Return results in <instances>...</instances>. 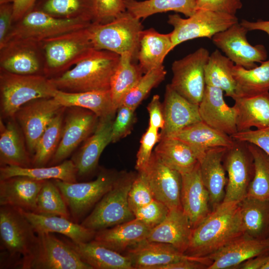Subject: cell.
Returning <instances> with one entry per match:
<instances>
[{
  "mask_svg": "<svg viewBox=\"0 0 269 269\" xmlns=\"http://www.w3.org/2000/svg\"><path fill=\"white\" fill-rule=\"evenodd\" d=\"M235 140L223 158L227 183L223 202L241 201L247 196L255 172L254 158L248 143Z\"/></svg>",
  "mask_w": 269,
  "mask_h": 269,
  "instance_id": "4fadbf2b",
  "label": "cell"
},
{
  "mask_svg": "<svg viewBox=\"0 0 269 269\" xmlns=\"http://www.w3.org/2000/svg\"><path fill=\"white\" fill-rule=\"evenodd\" d=\"M260 66L247 69L234 65L232 74L236 83V98L251 97L269 92V59Z\"/></svg>",
  "mask_w": 269,
  "mask_h": 269,
  "instance_id": "f35d334b",
  "label": "cell"
},
{
  "mask_svg": "<svg viewBox=\"0 0 269 269\" xmlns=\"http://www.w3.org/2000/svg\"><path fill=\"white\" fill-rule=\"evenodd\" d=\"M63 107L53 97L42 98L28 102L16 112L14 117L20 127L29 153L34 154L45 129Z\"/></svg>",
  "mask_w": 269,
  "mask_h": 269,
  "instance_id": "2e32d148",
  "label": "cell"
},
{
  "mask_svg": "<svg viewBox=\"0 0 269 269\" xmlns=\"http://www.w3.org/2000/svg\"><path fill=\"white\" fill-rule=\"evenodd\" d=\"M210 54L207 49L201 47L172 64L171 87L186 100L198 105L206 86L204 69Z\"/></svg>",
  "mask_w": 269,
  "mask_h": 269,
  "instance_id": "7c38bea8",
  "label": "cell"
},
{
  "mask_svg": "<svg viewBox=\"0 0 269 269\" xmlns=\"http://www.w3.org/2000/svg\"><path fill=\"white\" fill-rule=\"evenodd\" d=\"M154 153L164 164L181 174L191 171L199 162L189 145L173 137L161 138Z\"/></svg>",
  "mask_w": 269,
  "mask_h": 269,
  "instance_id": "d590c367",
  "label": "cell"
},
{
  "mask_svg": "<svg viewBox=\"0 0 269 269\" xmlns=\"http://www.w3.org/2000/svg\"><path fill=\"white\" fill-rule=\"evenodd\" d=\"M134 57L130 53L120 55L118 66L111 80L110 90L114 107L117 111L143 74L138 64L132 63Z\"/></svg>",
  "mask_w": 269,
  "mask_h": 269,
  "instance_id": "ab89813d",
  "label": "cell"
},
{
  "mask_svg": "<svg viewBox=\"0 0 269 269\" xmlns=\"http://www.w3.org/2000/svg\"><path fill=\"white\" fill-rule=\"evenodd\" d=\"M45 64L41 42L12 39L0 48L1 70L18 75H44Z\"/></svg>",
  "mask_w": 269,
  "mask_h": 269,
  "instance_id": "5bb4252c",
  "label": "cell"
},
{
  "mask_svg": "<svg viewBox=\"0 0 269 269\" xmlns=\"http://www.w3.org/2000/svg\"><path fill=\"white\" fill-rule=\"evenodd\" d=\"M248 31L238 22L214 35L212 40L235 65L250 69L257 66L256 62L266 60L268 52L263 45L249 43L247 38Z\"/></svg>",
  "mask_w": 269,
  "mask_h": 269,
  "instance_id": "9a60e30c",
  "label": "cell"
},
{
  "mask_svg": "<svg viewBox=\"0 0 269 269\" xmlns=\"http://www.w3.org/2000/svg\"><path fill=\"white\" fill-rule=\"evenodd\" d=\"M269 252V238L257 239L245 234L210 255L208 269H236L244 261Z\"/></svg>",
  "mask_w": 269,
  "mask_h": 269,
  "instance_id": "603a6c76",
  "label": "cell"
},
{
  "mask_svg": "<svg viewBox=\"0 0 269 269\" xmlns=\"http://www.w3.org/2000/svg\"><path fill=\"white\" fill-rule=\"evenodd\" d=\"M192 228L182 207L169 210L165 219L149 232L146 240L170 244L179 251L187 250Z\"/></svg>",
  "mask_w": 269,
  "mask_h": 269,
  "instance_id": "4316f807",
  "label": "cell"
},
{
  "mask_svg": "<svg viewBox=\"0 0 269 269\" xmlns=\"http://www.w3.org/2000/svg\"><path fill=\"white\" fill-rule=\"evenodd\" d=\"M151 229L134 218L114 227L96 231L93 239L97 243L121 253L147 238Z\"/></svg>",
  "mask_w": 269,
  "mask_h": 269,
  "instance_id": "83f0119b",
  "label": "cell"
},
{
  "mask_svg": "<svg viewBox=\"0 0 269 269\" xmlns=\"http://www.w3.org/2000/svg\"><path fill=\"white\" fill-rule=\"evenodd\" d=\"M57 89L44 75H22L0 70V112L12 118L28 102L39 98L53 97Z\"/></svg>",
  "mask_w": 269,
  "mask_h": 269,
  "instance_id": "5b68a950",
  "label": "cell"
},
{
  "mask_svg": "<svg viewBox=\"0 0 269 269\" xmlns=\"http://www.w3.org/2000/svg\"><path fill=\"white\" fill-rule=\"evenodd\" d=\"M164 126L160 133V139L201 121L199 105L191 103L176 92L170 84L166 85L162 103Z\"/></svg>",
  "mask_w": 269,
  "mask_h": 269,
  "instance_id": "7402d4cb",
  "label": "cell"
},
{
  "mask_svg": "<svg viewBox=\"0 0 269 269\" xmlns=\"http://www.w3.org/2000/svg\"><path fill=\"white\" fill-rule=\"evenodd\" d=\"M14 1V0H0V4L13 2Z\"/></svg>",
  "mask_w": 269,
  "mask_h": 269,
  "instance_id": "be15d7a7",
  "label": "cell"
},
{
  "mask_svg": "<svg viewBox=\"0 0 269 269\" xmlns=\"http://www.w3.org/2000/svg\"><path fill=\"white\" fill-rule=\"evenodd\" d=\"M91 23L80 19L59 18L32 9L13 23L5 42L12 39H27L41 42L47 38L87 27Z\"/></svg>",
  "mask_w": 269,
  "mask_h": 269,
  "instance_id": "8fae6325",
  "label": "cell"
},
{
  "mask_svg": "<svg viewBox=\"0 0 269 269\" xmlns=\"http://www.w3.org/2000/svg\"><path fill=\"white\" fill-rule=\"evenodd\" d=\"M124 1L126 10L139 19L169 11L181 13L188 17L196 11V0H124Z\"/></svg>",
  "mask_w": 269,
  "mask_h": 269,
  "instance_id": "b9f144b4",
  "label": "cell"
},
{
  "mask_svg": "<svg viewBox=\"0 0 269 269\" xmlns=\"http://www.w3.org/2000/svg\"><path fill=\"white\" fill-rule=\"evenodd\" d=\"M248 146L254 158L255 172L247 196L269 201V155L253 143H248Z\"/></svg>",
  "mask_w": 269,
  "mask_h": 269,
  "instance_id": "f6af8a7d",
  "label": "cell"
},
{
  "mask_svg": "<svg viewBox=\"0 0 269 269\" xmlns=\"http://www.w3.org/2000/svg\"><path fill=\"white\" fill-rule=\"evenodd\" d=\"M65 108L53 118L40 137L32 161L34 167L44 166L56 151L61 137Z\"/></svg>",
  "mask_w": 269,
  "mask_h": 269,
  "instance_id": "ee69618b",
  "label": "cell"
},
{
  "mask_svg": "<svg viewBox=\"0 0 269 269\" xmlns=\"http://www.w3.org/2000/svg\"><path fill=\"white\" fill-rule=\"evenodd\" d=\"M36 0H14L13 2V23L20 19L31 11Z\"/></svg>",
  "mask_w": 269,
  "mask_h": 269,
  "instance_id": "91938a15",
  "label": "cell"
},
{
  "mask_svg": "<svg viewBox=\"0 0 269 269\" xmlns=\"http://www.w3.org/2000/svg\"><path fill=\"white\" fill-rule=\"evenodd\" d=\"M45 180L16 176L0 180V205L36 213L37 198Z\"/></svg>",
  "mask_w": 269,
  "mask_h": 269,
  "instance_id": "484cf974",
  "label": "cell"
},
{
  "mask_svg": "<svg viewBox=\"0 0 269 269\" xmlns=\"http://www.w3.org/2000/svg\"><path fill=\"white\" fill-rule=\"evenodd\" d=\"M112 130L111 142L115 143L130 134L136 122L135 110L122 105L117 109Z\"/></svg>",
  "mask_w": 269,
  "mask_h": 269,
  "instance_id": "681fc988",
  "label": "cell"
},
{
  "mask_svg": "<svg viewBox=\"0 0 269 269\" xmlns=\"http://www.w3.org/2000/svg\"><path fill=\"white\" fill-rule=\"evenodd\" d=\"M13 2L0 4V48L5 43L13 24Z\"/></svg>",
  "mask_w": 269,
  "mask_h": 269,
  "instance_id": "9f6ffc18",
  "label": "cell"
},
{
  "mask_svg": "<svg viewBox=\"0 0 269 269\" xmlns=\"http://www.w3.org/2000/svg\"><path fill=\"white\" fill-rule=\"evenodd\" d=\"M235 15L204 9H197L191 16L183 18L177 13L168 15L167 22L173 27L170 32L174 49L186 41L198 38L212 39L216 34L238 22Z\"/></svg>",
  "mask_w": 269,
  "mask_h": 269,
  "instance_id": "9c48e42d",
  "label": "cell"
},
{
  "mask_svg": "<svg viewBox=\"0 0 269 269\" xmlns=\"http://www.w3.org/2000/svg\"><path fill=\"white\" fill-rule=\"evenodd\" d=\"M126 11L124 0H95L94 16L92 22L105 23Z\"/></svg>",
  "mask_w": 269,
  "mask_h": 269,
  "instance_id": "f5cc1de1",
  "label": "cell"
},
{
  "mask_svg": "<svg viewBox=\"0 0 269 269\" xmlns=\"http://www.w3.org/2000/svg\"><path fill=\"white\" fill-rule=\"evenodd\" d=\"M32 225L36 233H57L77 243H85L94 239L96 231L62 216L46 215L20 209Z\"/></svg>",
  "mask_w": 269,
  "mask_h": 269,
  "instance_id": "f546056e",
  "label": "cell"
},
{
  "mask_svg": "<svg viewBox=\"0 0 269 269\" xmlns=\"http://www.w3.org/2000/svg\"><path fill=\"white\" fill-rule=\"evenodd\" d=\"M119 172L102 169L93 181L68 182L52 180L60 191L72 221L78 223L112 188Z\"/></svg>",
  "mask_w": 269,
  "mask_h": 269,
  "instance_id": "ba28073f",
  "label": "cell"
},
{
  "mask_svg": "<svg viewBox=\"0 0 269 269\" xmlns=\"http://www.w3.org/2000/svg\"><path fill=\"white\" fill-rule=\"evenodd\" d=\"M243 234L240 201L223 202L192 229L184 254L208 257Z\"/></svg>",
  "mask_w": 269,
  "mask_h": 269,
  "instance_id": "6da1fadb",
  "label": "cell"
},
{
  "mask_svg": "<svg viewBox=\"0 0 269 269\" xmlns=\"http://www.w3.org/2000/svg\"><path fill=\"white\" fill-rule=\"evenodd\" d=\"M88 27L41 41L45 56L44 75L46 77L51 79L61 75L94 48Z\"/></svg>",
  "mask_w": 269,
  "mask_h": 269,
  "instance_id": "8992f818",
  "label": "cell"
},
{
  "mask_svg": "<svg viewBox=\"0 0 269 269\" xmlns=\"http://www.w3.org/2000/svg\"><path fill=\"white\" fill-rule=\"evenodd\" d=\"M16 123V120H10L4 124L0 119V166L31 167L32 161L24 145V135Z\"/></svg>",
  "mask_w": 269,
  "mask_h": 269,
  "instance_id": "1f68e13d",
  "label": "cell"
},
{
  "mask_svg": "<svg viewBox=\"0 0 269 269\" xmlns=\"http://www.w3.org/2000/svg\"><path fill=\"white\" fill-rule=\"evenodd\" d=\"M173 49L170 33H160L152 28L142 30L136 58L143 73L162 65L165 57Z\"/></svg>",
  "mask_w": 269,
  "mask_h": 269,
  "instance_id": "d6a6232c",
  "label": "cell"
},
{
  "mask_svg": "<svg viewBox=\"0 0 269 269\" xmlns=\"http://www.w3.org/2000/svg\"><path fill=\"white\" fill-rule=\"evenodd\" d=\"M210 265L203 261L185 260L156 266L153 269H208Z\"/></svg>",
  "mask_w": 269,
  "mask_h": 269,
  "instance_id": "680465c9",
  "label": "cell"
},
{
  "mask_svg": "<svg viewBox=\"0 0 269 269\" xmlns=\"http://www.w3.org/2000/svg\"><path fill=\"white\" fill-rule=\"evenodd\" d=\"M166 74L163 65L144 73L125 97L122 105L135 110L150 91L164 80Z\"/></svg>",
  "mask_w": 269,
  "mask_h": 269,
  "instance_id": "7dc6e473",
  "label": "cell"
},
{
  "mask_svg": "<svg viewBox=\"0 0 269 269\" xmlns=\"http://www.w3.org/2000/svg\"><path fill=\"white\" fill-rule=\"evenodd\" d=\"M120 59L116 53L93 48L73 67L50 79L57 90L65 92L110 90Z\"/></svg>",
  "mask_w": 269,
  "mask_h": 269,
  "instance_id": "7a4b0ae2",
  "label": "cell"
},
{
  "mask_svg": "<svg viewBox=\"0 0 269 269\" xmlns=\"http://www.w3.org/2000/svg\"><path fill=\"white\" fill-rule=\"evenodd\" d=\"M95 0H36L32 9L66 19H83L92 22Z\"/></svg>",
  "mask_w": 269,
  "mask_h": 269,
  "instance_id": "60d3db41",
  "label": "cell"
},
{
  "mask_svg": "<svg viewBox=\"0 0 269 269\" xmlns=\"http://www.w3.org/2000/svg\"><path fill=\"white\" fill-rule=\"evenodd\" d=\"M37 239L30 254L22 259L23 269H93L80 259L64 241L51 233H36Z\"/></svg>",
  "mask_w": 269,
  "mask_h": 269,
  "instance_id": "52a82bcc",
  "label": "cell"
},
{
  "mask_svg": "<svg viewBox=\"0 0 269 269\" xmlns=\"http://www.w3.org/2000/svg\"><path fill=\"white\" fill-rule=\"evenodd\" d=\"M170 137L178 139L189 145L198 161L210 148L230 147L235 140L231 136L215 130L203 121L188 126Z\"/></svg>",
  "mask_w": 269,
  "mask_h": 269,
  "instance_id": "f1b7e54d",
  "label": "cell"
},
{
  "mask_svg": "<svg viewBox=\"0 0 269 269\" xmlns=\"http://www.w3.org/2000/svg\"><path fill=\"white\" fill-rule=\"evenodd\" d=\"M243 6L241 0H196V10L204 9L235 15Z\"/></svg>",
  "mask_w": 269,
  "mask_h": 269,
  "instance_id": "11a10c76",
  "label": "cell"
},
{
  "mask_svg": "<svg viewBox=\"0 0 269 269\" xmlns=\"http://www.w3.org/2000/svg\"><path fill=\"white\" fill-rule=\"evenodd\" d=\"M235 64L217 49L210 54L205 66V79L206 86L222 89L225 96L235 97L236 83L232 74Z\"/></svg>",
  "mask_w": 269,
  "mask_h": 269,
  "instance_id": "7bdbcfd3",
  "label": "cell"
},
{
  "mask_svg": "<svg viewBox=\"0 0 269 269\" xmlns=\"http://www.w3.org/2000/svg\"><path fill=\"white\" fill-rule=\"evenodd\" d=\"M136 175V173L133 172H119L112 188L81 224L97 231L134 219L129 205L128 196Z\"/></svg>",
  "mask_w": 269,
  "mask_h": 269,
  "instance_id": "277c9868",
  "label": "cell"
},
{
  "mask_svg": "<svg viewBox=\"0 0 269 269\" xmlns=\"http://www.w3.org/2000/svg\"><path fill=\"white\" fill-rule=\"evenodd\" d=\"M240 205L244 234L257 239L269 238V201L247 196Z\"/></svg>",
  "mask_w": 269,
  "mask_h": 269,
  "instance_id": "74e56055",
  "label": "cell"
},
{
  "mask_svg": "<svg viewBox=\"0 0 269 269\" xmlns=\"http://www.w3.org/2000/svg\"><path fill=\"white\" fill-rule=\"evenodd\" d=\"M127 250V255L131 259L134 269H153L156 266L185 260L200 261L210 265L212 263L208 257L189 256L170 244L146 239Z\"/></svg>",
  "mask_w": 269,
  "mask_h": 269,
  "instance_id": "d6986e66",
  "label": "cell"
},
{
  "mask_svg": "<svg viewBox=\"0 0 269 269\" xmlns=\"http://www.w3.org/2000/svg\"><path fill=\"white\" fill-rule=\"evenodd\" d=\"M115 117L112 115L99 118L95 131L72 158L77 169V177H85L96 169L102 152L111 142Z\"/></svg>",
  "mask_w": 269,
  "mask_h": 269,
  "instance_id": "cb8c5ba5",
  "label": "cell"
},
{
  "mask_svg": "<svg viewBox=\"0 0 269 269\" xmlns=\"http://www.w3.org/2000/svg\"><path fill=\"white\" fill-rule=\"evenodd\" d=\"M0 238L1 248L8 258L14 261L21 258V261L30 254L37 235L20 209L0 206Z\"/></svg>",
  "mask_w": 269,
  "mask_h": 269,
  "instance_id": "30bf717a",
  "label": "cell"
},
{
  "mask_svg": "<svg viewBox=\"0 0 269 269\" xmlns=\"http://www.w3.org/2000/svg\"><path fill=\"white\" fill-rule=\"evenodd\" d=\"M240 23L249 30H261L269 36V20L258 19L256 21H249L242 19Z\"/></svg>",
  "mask_w": 269,
  "mask_h": 269,
  "instance_id": "6125c7cd",
  "label": "cell"
},
{
  "mask_svg": "<svg viewBox=\"0 0 269 269\" xmlns=\"http://www.w3.org/2000/svg\"><path fill=\"white\" fill-rule=\"evenodd\" d=\"M70 108L64 120L60 141L51 159V165L64 161L82 141L93 134L99 121V118L90 110Z\"/></svg>",
  "mask_w": 269,
  "mask_h": 269,
  "instance_id": "e0dca14e",
  "label": "cell"
},
{
  "mask_svg": "<svg viewBox=\"0 0 269 269\" xmlns=\"http://www.w3.org/2000/svg\"><path fill=\"white\" fill-rule=\"evenodd\" d=\"M181 175V207L193 229L212 211L209 194L201 178L199 162L191 171Z\"/></svg>",
  "mask_w": 269,
  "mask_h": 269,
  "instance_id": "ffe728a7",
  "label": "cell"
},
{
  "mask_svg": "<svg viewBox=\"0 0 269 269\" xmlns=\"http://www.w3.org/2000/svg\"><path fill=\"white\" fill-rule=\"evenodd\" d=\"M36 204V213L70 219V214L64 199L52 180L44 181L38 194Z\"/></svg>",
  "mask_w": 269,
  "mask_h": 269,
  "instance_id": "bcb514c9",
  "label": "cell"
},
{
  "mask_svg": "<svg viewBox=\"0 0 269 269\" xmlns=\"http://www.w3.org/2000/svg\"><path fill=\"white\" fill-rule=\"evenodd\" d=\"M199 112L202 121L211 128L230 136L238 132L236 110L226 103L222 89L206 86Z\"/></svg>",
  "mask_w": 269,
  "mask_h": 269,
  "instance_id": "44dd1931",
  "label": "cell"
},
{
  "mask_svg": "<svg viewBox=\"0 0 269 269\" xmlns=\"http://www.w3.org/2000/svg\"><path fill=\"white\" fill-rule=\"evenodd\" d=\"M149 120V126L153 128L162 130L164 126L162 105L159 95H154L147 106Z\"/></svg>",
  "mask_w": 269,
  "mask_h": 269,
  "instance_id": "6f0895ef",
  "label": "cell"
},
{
  "mask_svg": "<svg viewBox=\"0 0 269 269\" xmlns=\"http://www.w3.org/2000/svg\"><path fill=\"white\" fill-rule=\"evenodd\" d=\"M263 269H269V257L266 264L265 265V266L263 268Z\"/></svg>",
  "mask_w": 269,
  "mask_h": 269,
  "instance_id": "e7e4bbea",
  "label": "cell"
},
{
  "mask_svg": "<svg viewBox=\"0 0 269 269\" xmlns=\"http://www.w3.org/2000/svg\"><path fill=\"white\" fill-rule=\"evenodd\" d=\"M269 257V252L250 258L237 266L236 269H263Z\"/></svg>",
  "mask_w": 269,
  "mask_h": 269,
  "instance_id": "94428289",
  "label": "cell"
},
{
  "mask_svg": "<svg viewBox=\"0 0 269 269\" xmlns=\"http://www.w3.org/2000/svg\"><path fill=\"white\" fill-rule=\"evenodd\" d=\"M88 29L94 49L110 51L120 55L130 53L136 57L143 26L139 19L128 11L107 23L92 22Z\"/></svg>",
  "mask_w": 269,
  "mask_h": 269,
  "instance_id": "3957f363",
  "label": "cell"
},
{
  "mask_svg": "<svg viewBox=\"0 0 269 269\" xmlns=\"http://www.w3.org/2000/svg\"><path fill=\"white\" fill-rule=\"evenodd\" d=\"M80 259L93 269H134L127 256L103 246L92 240L85 243H77L64 240Z\"/></svg>",
  "mask_w": 269,
  "mask_h": 269,
  "instance_id": "4dcf8cb0",
  "label": "cell"
},
{
  "mask_svg": "<svg viewBox=\"0 0 269 269\" xmlns=\"http://www.w3.org/2000/svg\"><path fill=\"white\" fill-rule=\"evenodd\" d=\"M16 176H24L38 180L59 179L68 182H77V169L72 160L49 167H23L3 166L0 168V180Z\"/></svg>",
  "mask_w": 269,
  "mask_h": 269,
  "instance_id": "8d00e7d4",
  "label": "cell"
},
{
  "mask_svg": "<svg viewBox=\"0 0 269 269\" xmlns=\"http://www.w3.org/2000/svg\"><path fill=\"white\" fill-rule=\"evenodd\" d=\"M234 100L238 132L248 131L253 127L257 129L269 127V92Z\"/></svg>",
  "mask_w": 269,
  "mask_h": 269,
  "instance_id": "836d02e7",
  "label": "cell"
},
{
  "mask_svg": "<svg viewBox=\"0 0 269 269\" xmlns=\"http://www.w3.org/2000/svg\"><path fill=\"white\" fill-rule=\"evenodd\" d=\"M142 171L154 199L164 204L169 210L181 208V174L164 164L152 152L149 161Z\"/></svg>",
  "mask_w": 269,
  "mask_h": 269,
  "instance_id": "ac0fdd59",
  "label": "cell"
},
{
  "mask_svg": "<svg viewBox=\"0 0 269 269\" xmlns=\"http://www.w3.org/2000/svg\"><path fill=\"white\" fill-rule=\"evenodd\" d=\"M157 129L148 126L143 134L140 141V146L136 154L135 166L137 172L143 171L147 166L155 144L160 139V133Z\"/></svg>",
  "mask_w": 269,
  "mask_h": 269,
  "instance_id": "816d5d0a",
  "label": "cell"
},
{
  "mask_svg": "<svg viewBox=\"0 0 269 269\" xmlns=\"http://www.w3.org/2000/svg\"><path fill=\"white\" fill-rule=\"evenodd\" d=\"M169 211V208L164 204L154 199L148 204L135 210L134 214L135 218L152 229L165 219Z\"/></svg>",
  "mask_w": 269,
  "mask_h": 269,
  "instance_id": "f907efd6",
  "label": "cell"
},
{
  "mask_svg": "<svg viewBox=\"0 0 269 269\" xmlns=\"http://www.w3.org/2000/svg\"><path fill=\"white\" fill-rule=\"evenodd\" d=\"M154 199L153 195L142 171H139L130 190L128 202L133 213Z\"/></svg>",
  "mask_w": 269,
  "mask_h": 269,
  "instance_id": "c3c4849f",
  "label": "cell"
},
{
  "mask_svg": "<svg viewBox=\"0 0 269 269\" xmlns=\"http://www.w3.org/2000/svg\"><path fill=\"white\" fill-rule=\"evenodd\" d=\"M228 147L209 149L199 160L203 182L209 194L212 211L224 201L227 183L223 158Z\"/></svg>",
  "mask_w": 269,
  "mask_h": 269,
  "instance_id": "d4e9b609",
  "label": "cell"
},
{
  "mask_svg": "<svg viewBox=\"0 0 269 269\" xmlns=\"http://www.w3.org/2000/svg\"><path fill=\"white\" fill-rule=\"evenodd\" d=\"M231 137L235 140L253 143L269 155V127L262 129L238 132Z\"/></svg>",
  "mask_w": 269,
  "mask_h": 269,
  "instance_id": "db71d44e",
  "label": "cell"
},
{
  "mask_svg": "<svg viewBox=\"0 0 269 269\" xmlns=\"http://www.w3.org/2000/svg\"><path fill=\"white\" fill-rule=\"evenodd\" d=\"M53 98L65 108L79 107L95 113L99 118L115 115L110 90L68 92L57 90Z\"/></svg>",
  "mask_w": 269,
  "mask_h": 269,
  "instance_id": "e575fe53",
  "label": "cell"
}]
</instances>
